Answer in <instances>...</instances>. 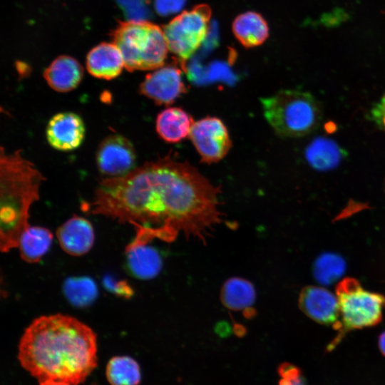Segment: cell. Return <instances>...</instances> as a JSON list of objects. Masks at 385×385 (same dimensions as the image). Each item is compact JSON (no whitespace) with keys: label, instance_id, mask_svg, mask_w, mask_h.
Listing matches in <instances>:
<instances>
[{"label":"cell","instance_id":"1","mask_svg":"<svg viewBox=\"0 0 385 385\" xmlns=\"http://www.w3.org/2000/svg\"><path fill=\"white\" fill-rule=\"evenodd\" d=\"M220 193L189 163L166 156L103 178L84 206L91 214L133 225L135 235L149 241L181 237L206 243L223 222Z\"/></svg>","mask_w":385,"mask_h":385},{"label":"cell","instance_id":"2","mask_svg":"<svg viewBox=\"0 0 385 385\" xmlns=\"http://www.w3.org/2000/svg\"><path fill=\"white\" fill-rule=\"evenodd\" d=\"M97 337L78 319L42 315L25 329L19 344L21 366L39 385H78L97 365Z\"/></svg>","mask_w":385,"mask_h":385},{"label":"cell","instance_id":"3","mask_svg":"<svg viewBox=\"0 0 385 385\" xmlns=\"http://www.w3.org/2000/svg\"><path fill=\"white\" fill-rule=\"evenodd\" d=\"M0 247L7 252L17 247L22 233L29 227V210L39 200L46 178L21 150L7 153L1 148Z\"/></svg>","mask_w":385,"mask_h":385},{"label":"cell","instance_id":"4","mask_svg":"<svg viewBox=\"0 0 385 385\" xmlns=\"http://www.w3.org/2000/svg\"><path fill=\"white\" fill-rule=\"evenodd\" d=\"M264 116L273 130L284 138H299L312 133L319 125L322 110L310 93L283 89L260 98Z\"/></svg>","mask_w":385,"mask_h":385},{"label":"cell","instance_id":"5","mask_svg":"<svg viewBox=\"0 0 385 385\" xmlns=\"http://www.w3.org/2000/svg\"><path fill=\"white\" fill-rule=\"evenodd\" d=\"M112 38L128 71L155 70L164 65L169 49L158 26L147 21L120 22Z\"/></svg>","mask_w":385,"mask_h":385},{"label":"cell","instance_id":"6","mask_svg":"<svg viewBox=\"0 0 385 385\" xmlns=\"http://www.w3.org/2000/svg\"><path fill=\"white\" fill-rule=\"evenodd\" d=\"M339 304V321L334 328L338 331L334 340L342 339L349 331L377 325L383 317L385 297L363 288L355 278L346 277L336 286Z\"/></svg>","mask_w":385,"mask_h":385},{"label":"cell","instance_id":"7","mask_svg":"<svg viewBox=\"0 0 385 385\" xmlns=\"http://www.w3.org/2000/svg\"><path fill=\"white\" fill-rule=\"evenodd\" d=\"M210 17V6L200 4L173 19L163 29L169 51L181 61L188 60L205 39Z\"/></svg>","mask_w":385,"mask_h":385},{"label":"cell","instance_id":"8","mask_svg":"<svg viewBox=\"0 0 385 385\" xmlns=\"http://www.w3.org/2000/svg\"><path fill=\"white\" fill-rule=\"evenodd\" d=\"M189 136L201 160L206 163L221 160L232 147L228 130L217 117L207 116L194 122Z\"/></svg>","mask_w":385,"mask_h":385},{"label":"cell","instance_id":"9","mask_svg":"<svg viewBox=\"0 0 385 385\" xmlns=\"http://www.w3.org/2000/svg\"><path fill=\"white\" fill-rule=\"evenodd\" d=\"M96 160L97 168L104 178L120 177L135 168L136 153L129 139L113 134L99 144Z\"/></svg>","mask_w":385,"mask_h":385},{"label":"cell","instance_id":"10","mask_svg":"<svg viewBox=\"0 0 385 385\" xmlns=\"http://www.w3.org/2000/svg\"><path fill=\"white\" fill-rule=\"evenodd\" d=\"M139 92L158 105L168 106L186 92V87L180 69L163 65L145 76Z\"/></svg>","mask_w":385,"mask_h":385},{"label":"cell","instance_id":"11","mask_svg":"<svg viewBox=\"0 0 385 385\" xmlns=\"http://www.w3.org/2000/svg\"><path fill=\"white\" fill-rule=\"evenodd\" d=\"M86 135L83 118L77 113L64 111L53 115L46 128V138L53 148L71 151L79 148Z\"/></svg>","mask_w":385,"mask_h":385},{"label":"cell","instance_id":"12","mask_svg":"<svg viewBox=\"0 0 385 385\" xmlns=\"http://www.w3.org/2000/svg\"><path fill=\"white\" fill-rule=\"evenodd\" d=\"M298 305L311 319L333 327L339 321V304L336 295L322 287L306 286L300 292Z\"/></svg>","mask_w":385,"mask_h":385},{"label":"cell","instance_id":"13","mask_svg":"<svg viewBox=\"0 0 385 385\" xmlns=\"http://www.w3.org/2000/svg\"><path fill=\"white\" fill-rule=\"evenodd\" d=\"M150 242L135 235L125 247L127 266L131 274L140 279H152L162 270V257Z\"/></svg>","mask_w":385,"mask_h":385},{"label":"cell","instance_id":"14","mask_svg":"<svg viewBox=\"0 0 385 385\" xmlns=\"http://www.w3.org/2000/svg\"><path fill=\"white\" fill-rule=\"evenodd\" d=\"M60 246L72 256H81L92 248L95 235L91 222L85 217L74 215L56 230Z\"/></svg>","mask_w":385,"mask_h":385},{"label":"cell","instance_id":"15","mask_svg":"<svg viewBox=\"0 0 385 385\" xmlns=\"http://www.w3.org/2000/svg\"><path fill=\"white\" fill-rule=\"evenodd\" d=\"M125 67L122 54L113 43H101L93 48L86 57V68L93 76L111 80Z\"/></svg>","mask_w":385,"mask_h":385},{"label":"cell","instance_id":"16","mask_svg":"<svg viewBox=\"0 0 385 385\" xmlns=\"http://www.w3.org/2000/svg\"><path fill=\"white\" fill-rule=\"evenodd\" d=\"M83 69L74 58L61 56L44 70L43 77L54 91L66 93L76 88L82 81Z\"/></svg>","mask_w":385,"mask_h":385},{"label":"cell","instance_id":"17","mask_svg":"<svg viewBox=\"0 0 385 385\" xmlns=\"http://www.w3.org/2000/svg\"><path fill=\"white\" fill-rule=\"evenodd\" d=\"M346 152L334 140L326 137L314 138L304 151L305 159L310 167L321 172L337 168Z\"/></svg>","mask_w":385,"mask_h":385},{"label":"cell","instance_id":"18","mask_svg":"<svg viewBox=\"0 0 385 385\" xmlns=\"http://www.w3.org/2000/svg\"><path fill=\"white\" fill-rule=\"evenodd\" d=\"M193 123L192 118L185 111L178 107H170L159 113L155 128L163 140L175 143L189 136Z\"/></svg>","mask_w":385,"mask_h":385},{"label":"cell","instance_id":"19","mask_svg":"<svg viewBox=\"0 0 385 385\" xmlns=\"http://www.w3.org/2000/svg\"><path fill=\"white\" fill-rule=\"evenodd\" d=\"M234 36L246 48L262 45L268 38L269 27L262 16L255 11L238 15L232 26Z\"/></svg>","mask_w":385,"mask_h":385},{"label":"cell","instance_id":"20","mask_svg":"<svg viewBox=\"0 0 385 385\" xmlns=\"http://www.w3.org/2000/svg\"><path fill=\"white\" fill-rule=\"evenodd\" d=\"M256 290L250 281L241 277H231L223 284L220 299L223 305L232 311H246L253 307Z\"/></svg>","mask_w":385,"mask_h":385},{"label":"cell","instance_id":"21","mask_svg":"<svg viewBox=\"0 0 385 385\" xmlns=\"http://www.w3.org/2000/svg\"><path fill=\"white\" fill-rule=\"evenodd\" d=\"M53 241V234L47 228L29 226L22 233L19 249L21 259L28 263H36L49 250Z\"/></svg>","mask_w":385,"mask_h":385},{"label":"cell","instance_id":"22","mask_svg":"<svg viewBox=\"0 0 385 385\" xmlns=\"http://www.w3.org/2000/svg\"><path fill=\"white\" fill-rule=\"evenodd\" d=\"M111 385H138L141 374L138 362L128 356H117L110 359L106 370Z\"/></svg>","mask_w":385,"mask_h":385},{"label":"cell","instance_id":"23","mask_svg":"<svg viewBox=\"0 0 385 385\" xmlns=\"http://www.w3.org/2000/svg\"><path fill=\"white\" fill-rule=\"evenodd\" d=\"M63 292L70 303L76 307H84L96 299L98 288L90 277H73L64 282Z\"/></svg>","mask_w":385,"mask_h":385},{"label":"cell","instance_id":"24","mask_svg":"<svg viewBox=\"0 0 385 385\" xmlns=\"http://www.w3.org/2000/svg\"><path fill=\"white\" fill-rule=\"evenodd\" d=\"M346 270V262L342 256L332 252H324L314 261L313 274L321 284L329 285L340 279Z\"/></svg>","mask_w":385,"mask_h":385},{"label":"cell","instance_id":"25","mask_svg":"<svg viewBox=\"0 0 385 385\" xmlns=\"http://www.w3.org/2000/svg\"><path fill=\"white\" fill-rule=\"evenodd\" d=\"M124 9L128 21H145L144 18L148 14L147 0H118Z\"/></svg>","mask_w":385,"mask_h":385},{"label":"cell","instance_id":"26","mask_svg":"<svg viewBox=\"0 0 385 385\" xmlns=\"http://www.w3.org/2000/svg\"><path fill=\"white\" fill-rule=\"evenodd\" d=\"M278 371L281 377L279 385H306L301 371L292 364L284 363Z\"/></svg>","mask_w":385,"mask_h":385},{"label":"cell","instance_id":"27","mask_svg":"<svg viewBox=\"0 0 385 385\" xmlns=\"http://www.w3.org/2000/svg\"><path fill=\"white\" fill-rule=\"evenodd\" d=\"M369 119L381 131L385 133V93L375 103L369 112Z\"/></svg>","mask_w":385,"mask_h":385},{"label":"cell","instance_id":"28","mask_svg":"<svg viewBox=\"0 0 385 385\" xmlns=\"http://www.w3.org/2000/svg\"><path fill=\"white\" fill-rule=\"evenodd\" d=\"M103 284L108 290L120 297L129 298L133 294L132 287L125 281H117L107 276L103 279Z\"/></svg>","mask_w":385,"mask_h":385},{"label":"cell","instance_id":"29","mask_svg":"<svg viewBox=\"0 0 385 385\" xmlns=\"http://www.w3.org/2000/svg\"><path fill=\"white\" fill-rule=\"evenodd\" d=\"M185 1L186 0H155V8L159 14L167 16L179 11Z\"/></svg>","mask_w":385,"mask_h":385},{"label":"cell","instance_id":"30","mask_svg":"<svg viewBox=\"0 0 385 385\" xmlns=\"http://www.w3.org/2000/svg\"><path fill=\"white\" fill-rule=\"evenodd\" d=\"M379 347L382 354L385 356V332L381 333L379 336Z\"/></svg>","mask_w":385,"mask_h":385},{"label":"cell","instance_id":"31","mask_svg":"<svg viewBox=\"0 0 385 385\" xmlns=\"http://www.w3.org/2000/svg\"><path fill=\"white\" fill-rule=\"evenodd\" d=\"M51 385H68V384H51Z\"/></svg>","mask_w":385,"mask_h":385},{"label":"cell","instance_id":"32","mask_svg":"<svg viewBox=\"0 0 385 385\" xmlns=\"http://www.w3.org/2000/svg\"><path fill=\"white\" fill-rule=\"evenodd\" d=\"M384 190H385V181H384Z\"/></svg>","mask_w":385,"mask_h":385}]
</instances>
